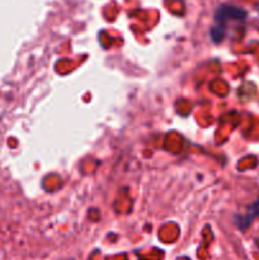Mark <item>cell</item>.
I'll use <instances>...</instances> for the list:
<instances>
[{"label": "cell", "instance_id": "obj_2", "mask_svg": "<svg viewBox=\"0 0 259 260\" xmlns=\"http://www.w3.org/2000/svg\"><path fill=\"white\" fill-rule=\"evenodd\" d=\"M256 217H259V201L254 202L253 205L249 207L248 213H246L245 216H239V217L236 218V225H238V228L240 229V230H245V229L249 228L251 221Z\"/></svg>", "mask_w": 259, "mask_h": 260}, {"label": "cell", "instance_id": "obj_1", "mask_svg": "<svg viewBox=\"0 0 259 260\" xmlns=\"http://www.w3.org/2000/svg\"><path fill=\"white\" fill-rule=\"evenodd\" d=\"M246 18V12L241 8L234 7V5H220L215 13V19L217 24L225 27L228 20H244Z\"/></svg>", "mask_w": 259, "mask_h": 260}]
</instances>
